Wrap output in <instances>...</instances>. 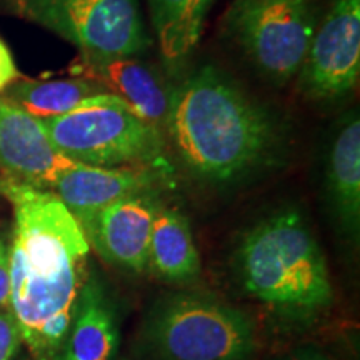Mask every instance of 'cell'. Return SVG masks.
Instances as JSON below:
<instances>
[{
  "mask_svg": "<svg viewBox=\"0 0 360 360\" xmlns=\"http://www.w3.org/2000/svg\"><path fill=\"white\" fill-rule=\"evenodd\" d=\"M0 195L13 210L8 309L32 360H53L90 272V245L52 191L0 177Z\"/></svg>",
  "mask_w": 360,
  "mask_h": 360,
  "instance_id": "obj_1",
  "label": "cell"
},
{
  "mask_svg": "<svg viewBox=\"0 0 360 360\" xmlns=\"http://www.w3.org/2000/svg\"><path fill=\"white\" fill-rule=\"evenodd\" d=\"M164 134L184 169L212 186L274 167L287 146L281 117L212 65L172 89Z\"/></svg>",
  "mask_w": 360,
  "mask_h": 360,
  "instance_id": "obj_2",
  "label": "cell"
},
{
  "mask_svg": "<svg viewBox=\"0 0 360 360\" xmlns=\"http://www.w3.org/2000/svg\"><path fill=\"white\" fill-rule=\"evenodd\" d=\"M232 269L244 294L287 326H312L334 304L326 255L294 207L252 225L238 240Z\"/></svg>",
  "mask_w": 360,
  "mask_h": 360,
  "instance_id": "obj_3",
  "label": "cell"
},
{
  "mask_svg": "<svg viewBox=\"0 0 360 360\" xmlns=\"http://www.w3.org/2000/svg\"><path fill=\"white\" fill-rule=\"evenodd\" d=\"M147 360H252L255 323L209 292L175 290L152 305L141 332Z\"/></svg>",
  "mask_w": 360,
  "mask_h": 360,
  "instance_id": "obj_4",
  "label": "cell"
},
{
  "mask_svg": "<svg viewBox=\"0 0 360 360\" xmlns=\"http://www.w3.org/2000/svg\"><path fill=\"white\" fill-rule=\"evenodd\" d=\"M53 146L94 167H165L164 134L112 94H98L69 114L40 120Z\"/></svg>",
  "mask_w": 360,
  "mask_h": 360,
  "instance_id": "obj_5",
  "label": "cell"
},
{
  "mask_svg": "<svg viewBox=\"0 0 360 360\" xmlns=\"http://www.w3.org/2000/svg\"><path fill=\"white\" fill-rule=\"evenodd\" d=\"M224 27L265 79L285 85L302 67L317 17L312 0H236Z\"/></svg>",
  "mask_w": 360,
  "mask_h": 360,
  "instance_id": "obj_6",
  "label": "cell"
},
{
  "mask_svg": "<svg viewBox=\"0 0 360 360\" xmlns=\"http://www.w3.org/2000/svg\"><path fill=\"white\" fill-rule=\"evenodd\" d=\"M12 12L69 40L89 57H135L148 35L139 0H6Z\"/></svg>",
  "mask_w": 360,
  "mask_h": 360,
  "instance_id": "obj_7",
  "label": "cell"
},
{
  "mask_svg": "<svg viewBox=\"0 0 360 360\" xmlns=\"http://www.w3.org/2000/svg\"><path fill=\"white\" fill-rule=\"evenodd\" d=\"M360 77V0H332L315 27L297 74V89L310 101H339Z\"/></svg>",
  "mask_w": 360,
  "mask_h": 360,
  "instance_id": "obj_8",
  "label": "cell"
},
{
  "mask_svg": "<svg viewBox=\"0 0 360 360\" xmlns=\"http://www.w3.org/2000/svg\"><path fill=\"white\" fill-rule=\"evenodd\" d=\"M160 205L159 193H141L103 207L79 224L90 250L107 264L142 274L147 270L148 240Z\"/></svg>",
  "mask_w": 360,
  "mask_h": 360,
  "instance_id": "obj_9",
  "label": "cell"
},
{
  "mask_svg": "<svg viewBox=\"0 0 360 360\" xmlns=\"http://www.w3.org/2000/svg\"><path fill=\"white\" fill-rule=\"evenodd\" d=\"M53 146L37 117L0 97V172L15 182L51 191L64 170L74 167Z\"/></svg>",
  "mask_w": 360,
  "mask_h": 360,
  "instance_id": "obj_10",
  "label": "cell"
},
{
  "mask_svg": "<svg viewBox=\"0 0 360 360\" xmlns=\"http://www.w3.org/2000/svg\"><path fill=\"white\" fill-rule=\"evenodd\" d=\"M165 167H94L75 164L58 175L51 191L82 222L97 210L127 197L159 193L165 186Z\"/></svg>",
  "mask_w": 360,
  "mask_h": 360,
  "instance_id": "obj_11",
  "label": "cell"
},
{
  "mask_svg": "<svg viewBox=\"0 0 360 360\" xmlns=\"http://www.w3.org/2000/svg\"><path fill=\"white\" fill-rule=\"evenodd\" d=\"M74 70L79 77L119 97L142 120L164 134L172 87H169L154 67L135 57L80 56Z\"/></svg>",
  "mask_w": 360,
  "mask_h": 360,
  "instance_id": "obj_12",
  "label": "cell"
},
{
  "mask_svg": "<svg viewBox=\"0 0 360 360\" xmlns=\"http://www.w3.org/2000/svg\"><path fill=\"white\" fill-rule=\"evenodd\" d=\"M119 347L117 305L98 274L90 270L69 332L53 360H117Z\"/></svg>",
  "mask_w": 360,
  "mask_h": 360,
  "instance_id": "obj_13",
  "label": "cell"
},
{
  "mask_svg": "<svg viewBox=\"0 0 360 360\" xmlns=\"http://www.w3.org/2000/svg\"><path fill=\"white\" fill-rule=\"evenodd\" d=\"M327 200L344 236L359 240L360 231V120L345 117L327 155Z\"/></svg>",
  "mask_w": 360,
  "mask_h": 360,
  "instance_id": "obj_14",
  "label": "cell"
},
{
  "mask_svg": "<svg viewBox=\"0 0 360 360\" xmlns=\"http://www.w3.org/2000/svg\"><path fill=\"white\" fill-rule=\"evenodd\" d=\"M200 270V255L188 219L162 204L152 225L146 272L164 282L186 285L199 278Z\"/></svg>",
  "mask_w": 360,
  "mask_h": 360,
  "instance_id": "obj_15",
  "label": "cell"
},
{
  "mask_svg": "<svg viewBox=\"0 0 360 360\" xmlns=\"http://www.w3.org/2000/svg\"><path fill=\"white\" fill-rule=\"evenodd\" d=\"M157 45L169 67H180L199 44L214 0H147Z\"/></svg>",
  "mask_w": 360,
  "mask_h": 360,
  "instance_id": "obj_16",
  "label": "cell"
},
{
  "mask_svg": "<svg viewBox=\"0 0 360 360\" xmlns=\"http://www.w3.org/2000/svg\"><path fill=\"white\" fill-rule=\"evenodd\" d=\"M105 90L84 77L58 80H17L7 89V101L37 119L69 114L87 98Z\"/></svg>",
  "mask_w": 360,
  "mask_h": 360,
  "instance_id": "obj_17",
  "label": "cell"
},
{
  "mask_svg": "<svg viewBox=\"0 0 360 360\" xmlns=\"http://www.w3.org/2000/svg\"><path fill=\"white\" fill-rule=\"evenodd\" d=\"M24 340L11 309H0V360H13Z\"/></svg>",
  "mask_w": 360,
  "mask_h": 360,
  "instance_id": "obj_18",
  "label": "cell"
},
{
  "mask_svg": "<svg viewBox=\"0 0 360 360\" xmlns=\"http://www.w3.org/2000/svg\"><path fill=\"white\" fill-rule=\"evenodd\" d=\"M11 304V244L0 236V309Z\"/></svg>",
  "mask_w": 360,
  "mask_h": 360,
  "instance_id": "obj_19",
  "label": "cell"
},
{
  "mask_svg": "<svg viewBox=\"0 0 360 360\" xmlns=\"http://www.w3.org/2000/svg\"><path fill=\"white\" fill-rule=\"evenodd\" d=\"M20 79V72L17 69L11 49L0 39V94L6 92Z\"/></svg>",
  "mask_w": 360,
  "mask_h": 360,
  "instance_id": "obj_20",
  "label": "cell"
},
{
  "mask_svg": "<svg viewBox=\"0 0 360 360\" xmlns=\"http://www.w3.org/2000/svg\"><path fill=\"white\" fill-rule=\"evenodd\" d=\"M276 360H334V359L315 347H297V349L289 350V352L282 354L281 357H277Z\"/></svg>",
  "mask_w": 360,
  "mask_h": 360,
  "instance_id": "obj_21",
  "label": "cell"
},
{
  "mask_svg": "<svg viewBox=\"0 0 360 360\" xmlns=\"http://www.w3.org/2000/svg\"><path fill=\"white\" fill-rule=\"evenodd\" d=\"M0 177H2V175H0Z\"/></svg>",
  "mask_w": 360,
  "mask_h": 360,
  "instance_id": "obj_22",
  "label": "cell"
}]
</instances>
